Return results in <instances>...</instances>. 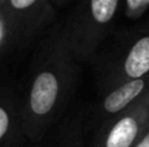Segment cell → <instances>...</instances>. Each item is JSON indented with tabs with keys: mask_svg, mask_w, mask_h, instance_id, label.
Listing matches in <instances>:
<instances>
[{
	"mask_svg": "<svg viewBox=\"0 0 149 147\" xmlns=\"http://www.w3.org/2000/svg\"><path fill=\"white\" fill-rule=\"evenodd\" d=\"M147 98L148 95L126 112L102 122L93 147H134L148 128Z\"/></svg>",
	"mask_w": 149,
	"mask_h": 147,
	"instance_id": "obj_4",
	"label": "cell"
},
{
	"mask_svg": "<svg viewBox=\"0 0 149 147\" xmlns=\"http://www.w3.org/2000/svg\"><path fill=\"white\" fill-rule=\"evenodd\" d=\"M149 94V76L127 81L103 94L97 106L95 117L101 124L126 112Z\"/></svg>",
	"mask_w": 149,
	"mask_h": 147,
	"instance_id": "obj_7",
	"label": "cell"
},
{
	"mask_svg": "<svg viewBox=\"0 0 149 147\" xmlns=\"http://www.w3.org/2000/svg\"><path fill=\"white\" fill-rule=\"evenodd\" d=\"M28 46L8 7H0V55L7 60Z\"/></svg>",
	"mask_w": 149,
	"mask_h": 147,
	"instance_id": "obj_8",
	"label": "cell"
},
{
	"mask_svg": "<svg viewBox=\"0 0 149 147\" xmlns=\"http://www.w3.org/2000/svg\"><path fill=\"white\" fill-rule=\"evenodd\" d=\"M7 3H8V0H0V5H4Z\"/></svg>",
	"mask_w": 149,
	"mask_h": 147,
	"instance_id": "obj_14",
	"label": "cell"
},
{
	"mask_svg": "<svg viewBox=\"0 0 149 147\" xmlns=\"http://www.w3.org/2000/svg\"><path fill=\"white\" fill-rule=\"evenodd\" d=\"M124 0H81L64 23L77 63H88L113 29Z\"/></svg>",
	"mask_w": 149,
	"mask_h": 147,
	"instance_id": "obj_2",
	"label": "cell"
},
{
	"mask_svg": "<svg viewBox=\"0 0 149 147\" xmlns=\"http://www.w3.org/2000/svg\"><path fill=\"white\" fill-rule=\"evenodd\" d=\"M0 7H8L28 44L43 34L55 17L51 0H8L7 4Z\"/></svg>",
	"mask_w": 149,
	"mask_h": 147,
	"instance_id": "obj_5",
	"label": "cell"
},
{
	"mask_svg": "<svg viewBox=\"0 0 149 147\" xmlns=\"http://www.w3.org/2000/svg\"><path fill=\"white\" fill-rule=\"evenodd\" d=\"M71 1L72 0H51V3L54 5H56V7H64V5L70 4Z\"/></svg>",
	"mask_w": 149,
	"mask_h": 147,
	"instance_id": "obj_12",
	"label": "cell"
},
{
	"mask_svg": "<svg viewBox=\"0 0 149 147\" xmlns=\"http://www.w3.org/2000/svg\"><path fill=\"white\" fill-rule=\"evenodd\" d=\"M30 141L24 120L22 98L4 86L0 96V147H26Z\"/></svg>",
	"mask_w": 149,
	"mask_h": 147,
	"instance_id": "obj_6",
	"label": "cell"
},
{
	"mask_svg": "<svg viewBox=\"0 0 149 147\" xmlns=\"http://www.w3.org/2000/svg\"><path fill=\"white\" fill-rule=\"evenodd\" d=\"M82 128L81 115L68 120L49 147H82Z\"/></svg>",
	"mask_w": 149,
	"mask_h": 147,
	"instance_id": "obj_9",
	"label": "cell"
},
{
	"mask_svg": "<svg viewBox=\"0 0 149 147\" xmlns=\"http://www.w3.org/2000/svg\"><path fill=\"white\" fill-rule=\"evenodd\" d=\"M134 147H149V126L144 130V133L140 135V138L134 145Z\"/></svg>",
	"mask_w": 149,
	"mask_h": 147,
	"instance_id": "obj_11",
	"label": "cell"
},
{
	"mask_svg": "<svg viewBox=\"0 0 149 147\" xmlns=\"http://www.w3.org/2000/svg\"><path fill=\"white\" fill-rule=\"evenodd\" d=\"M124 16L128 20H139L149 8V0H124Z\"/></svg>",
	"mask_w": 149,
	"mask_h": 147,
	"instance_id": "obj_10",
	"label": "cell"
},
{
	"mask_svg": "<svg viewBox=\"0 0 149 147\" xmlns=\"http://www.w3.org/2000/svg\"><path fill=\"white\" fill-rule=\"evenodd\" d=\"M149 76V20L128 31L100 63L102 94L127 81Z\"/></svg>",
	"mask_w": 149,
	"mask_h": 147,
	"instance_id": "obj_3",
	"label": "cell"
},
{
	"mask_svg": "<svg viewBox=\"0 0 149 147\" xmlns=\"http://www.w3.org/2000/svg\"><path fill=\"white\" fill-rule=\"evenodd\" d=\"M147 107H148V115H149V94H148V98H147ZM148 126H149V121H148Z\"/></svg>",
	"mask_w": 149,
	"mask_h": 147,
	"instance_id": "obj_13",
	"label": "cell"
},
{
	"mask_svg": "<svg viewBox=\"0 0 149 147\" xmlns=\"http://www.w3.org/2000/svg\"><path fill=\"white\" fill-rule=\"evenodd\" d=\"M77 64L64 23H56L37 49L29 85L22 98L24 120L30 142L43 139L62 115L76 83Z\"/></svg>",
	"mask_w": 149,
	"mask_h": 147,
	"instance_id": "obj_1",
	"label": "cell"
}]
</instances>
